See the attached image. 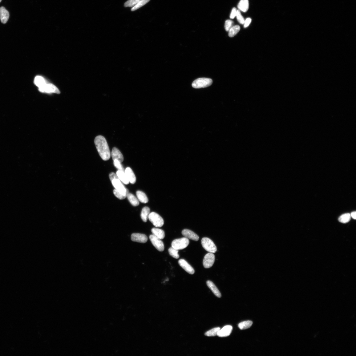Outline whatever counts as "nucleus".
<instances>
[{
	"label": "nucleus",
	"instance_id": "f257e3e1",
	"mask_svg": "<svg viewBox=\"0 0 356 356\" xmlns=\"http://www.w3.org/2000/svg\"><path fill=\"white\" fill-rule=\"evenodd\" d=\"M95 143L97 151L103 160L105 161L109 160L111 153L105 137L101 135L97 136L95 139Z\"/></svg>",
	"mask_w": 356,
	"mask_h": 356
},
{
	"label": "nucleus",
	"instance_id": "f03ea898",
	"mask_svg": "<svg viewBox=\"0 0 356 356\" xmlns=\"http://www.w3.org/2000/svg\"><path fill=\"white\" fill-rule=\"evenodd\" d=\"M213 81L212 79L200 78L196 79L192 84V86L195 88H200L208 87L211 85Z\"/></svg>",
	"mask_w": 356,
	"mask_h": 356
},
{
	"label": "nucleus",
	"instance_id": "7ed1b4c3",
	"mask_svg": "<svg viewBox=\"0 0 356 356\" xmlns=\"http://www.w3.org/2000/svg\"><path fill=\"white\" fill-rule=\"evenodd\" d=\"M189 244V241L188 239L184 237L176 239L173 241L172 243V247L179 250L185 249L188 246Z\"/></svg>",
	"mask_w": 356,
	"mask_h": 356
},
{
	"label": "nucleus",
	"instance_id": "20e7f679",
	"mask_svg": "<svg viewBox=\"0 0 356 356\" xmlns=\"http://www.w3.org/2000/svg\"><path fill=\"white\" fill-rule=\"evenodd\" d=\"M201 244L204 249L209 253H216L217 248L213 242L207 237H204L201 240Z\"/></svg>",
	"mask_w": 356,
	"mask_h": 356
},
{
	"label": "nucleus",
	"instance_id": "39448f33",
	"mask_svg": "<svg viewBox=\"0 0 356 356\" xmlns=\"http://www.w3.org/2000/svg\"><path fill=\"white\" fill-rule=\"evenodd\" d=\"M148 219L156 227H161L164 224V221L163 218L156 213L152 212L150 213Z\"/></svg>",
	"mask_w": 356,
	"mask_h": 356
},
{
	"label": "nucleus",
	"instance_id": "423d86ee",
	"mask_svg": "<svg viewBox=\"0 0 356 356\" xmlns=\"http://www.w3.org/2000/svg\"><path fill=\"white\" fill-rule=\"evenodd\" d=\"M111 181L112 185L116 190L119 192L121 194L126 196H127V194L129 193V190L125 188L119 179H114Z\"/></svg>",
	"mask_w": 356,
	"mask_h": 356
},
{
	"label": "nucleus",
	"instance_id": "0eeeda50",
	"mask_svg": "<svg viewBox=\"0 0 356 356\" xmlns=\"http://www.w3.org/2000/svg\"><path fill=\"white\" fill-rule=\"evenodd\" d=\"M38 90L40 92L47 93H55L56 94L60 93V91L59 89L53 84L51 83H47L44 85L38 88Z\"/></svg>",
	"mask_w": 356,
	"mask_h": 356
},
{
	"label": "nucleus",
	"instance_id": "6e6552de",
	"mask_svg": "<svg viewBox=\"0 0 356 356\" xmlns=\"http://www.w3.org/2000/svg\"><path fill=\"white\" fill-rule=\"evenodd\" d=\"M149 239L153 245L158 251L162 252L164 250V245L161 240L153 235L150 236Z\"/></svg>",
	"mask_w": 356,
	"mask_h": 356
},
{
	"label": "nucleus",
	"instance_id": "1a4fd4ad",
	"mask_svg": "<svg viewBox=\"0 0 356 356\" xmlns=\"http://www.w3.org/2000/svg\"><path fill=\"white\" fill-rule=\"evenodd\" d=\"M215 261V256L212 253H209L206 254L203 261V265L205 269H208L213 265Z\"/></svg>",
	"mask_w": 356,
	"mask_h": 356
},
{
	"label": "nucleus",
	"instance_id": "9d476101",
	"mask_svg": "<svg viewBox=\"0 0 356 356\" xmlns=\"http://www.w3.org/2000/svg\"><path fill=\"white\" fill-rule=\"evenodd\" d=\"M131 240L134 242L144 243L147 242L148 238L147 236L144 234L133 233L131 236Z\"/></svg>",
	"mask_w": 356,
	"mask_h": 356
},
{
	"label": "nucleus",
	"instance_id": "9b49d317",
	"mask_svg": "<svg viewBox=\"0 0 356 356\" xmlns=\"http://www.w3.org/2000/svg\"><path fill=\"white\" fill-rule=\"evenodd\" d=\"M179 265L187 273L190 274H193L195 273V270L187 261L183 259H181L179 261Z\"/></svg>",
	"mask_w": 356,
	"mask_h": 356
},
{
	"label": "nucleus",
	"instance_id": "f8f14e48",
	"mask_svg": "<svg viewBox=\"0 0 356 356\" xmlns=\"http://www.w3.org/2000/svg\"><path fill=\"white\" fill-rule=\"evenodd\" d=\"M182 234L184 237L188 238V239H189L195 241H198L199 239V237L197 235L188 229H184L182 231Z\"/></svg>",
	"mask_w": 356,
	"mask_h": 356
},
{
	"label": "nucleus",
	"instance_id": "ddd939ff",
	"mask_svg": "<svg viewBox=\"0 0 356 356\" xmlns=\"http://www.w3.org/2000/svg\"><path fill=\"white\" fill-rule=\"evenodd\" d=\"M111 156L113 161L115 160H116L122 163L124 160V157L123 154L118 148L115 147L114 148L112 149Z\"/></svg>",
	"mask_w": 356,
	"mask_h": 356
},
{
	"label": "nucleus",
	"instance_id": "4468645a",
	"mask_svg": "<svg viewBox=\"0 0 356 356\" xmlns=\"http://www.w3.org/2000/svg\"><path fill=\"white\" fill-rule=\"evenodd\" d=\"M233 330V327L231 326H226L224 327L222 329L220 330L218 332L217 335L220 337H228L231 334Z\"/></svg>",
	"mask_w": 356,
	"mask_h": 356
},
{
	"label": "nucleus",
	"instance_id": "2eb2a0df",
	"mask_svg": "<svg viewBox=\"0 0 356 356\" xmlns=\"http://www.w3.org/2000/svg\"><path fill=\"white\" fill-rule=\"evenodd\" d=\"M124 172L129 182L132 184H135L136 181V178L131 168L129 167H127L126 168Z\"/></svg>",
	"mask_w": 356,
	"mask_h": 356
},
{
	"label": "nucleus",
	"instance_id": "dca6fc26",
	"mask_svg": "<svg viewBox=\"0 0 356 356\" xmlns=\"http://www.w3.org/2000/svg\"><path fill=\"white\" fill-rule=\"evenodd\" d=\"M9 17V12L6 8L4 7L0 8V19L2 22L5 24L8 21Z\"/></svg>",
	"mask_w": 356,
	"mask_h": 356
},
{
	"label": "nucleus",
	"instance_id": "f3484780",
	"mask_svg": "<svg viewBox=\"0 0 356 356\" xmlns=\"http://www.w3.org/2000/svg\"><path fill=\"white\" fill-rule=\"evenodd\" d=\"M207 284L208 287L212 290V291L213 293L217 297L219 298H220L221 297V294L219 291V290L216 286V285L210 281H208L207 282Z\"/></svg>",
	"mask_w": 356,
	"mask_h": 356
},
{
	"label": "nucleus",
	"instance_id": "a211bd4d",
	"mask_svg": "<svg viewBox=\"0 0 356 356\" xmlns=\"http://www.w3.org/2000/svg\"><path fill=\"white\" fill-rule=\"evenodd\" d=\"M237 7L240 11L246 12L249 9V2L248 0H241Z\"/></svg>",
	"mask_w": 356,
	"mask_h": 356
},
{
	"label": "nucleus",
	"instance_id": "6ab92c4d",
	"mask_svg": "<svg viewBox=\"0 0 356 356\" xmlns=\"http://www.w3.org/2000/svg\"><path fill=\"white\" fill-rule=\"evenodd\" d=\"M151 231L153 235L161 240L163 239L165 237V233L162 229L157 228H153Z\"/></svg>",
	"mask_w": 356,
	"mask_h": 356
},
{
	"label": "nucleus",
	"instance_id": "aec40b11",
	"mask_svg": "<svg viewBox=\"0 0 356 356\" xmlns=\"http://www.w3.org/2000/svg\"><path fill=\"white\" fill-rule=\"evenodd\" d=\"M116 174L118 177L119 180L125 184L127 185L129 183V182L124 172L118 170L117 171Z\"/></svg>",
	"mask_w": 356,
	"mask_h": 356
},
{
	"label": "nucleus",
	"instance_id": "412c9836",
	"mask_svg": "<svg viewBox=\"0 0 356 356\" xmlns=\"http://www.w3.org/2000/svg\"><path fill=\"white\" fill-rule=\"evenodd\" d=\"M150 213V209L148 207H144L142 209L140 216L144 222H146L147 221Z\"/></svg>",
	"mask_w": 356,
	"mask_h": 356
},
{
	"label": "nucleus",
	"instance_id": "4be33fe9",
	"mask_svg": "<svg viewBox=\"0 0 356 356\" xmlns=\"http://www.w3.org/2000/svg\"><path fill=\"white\" fill-rule=\"evenodd\" d=\"M136 195L138 200L140 202L146 204L148 202V200L146 195L143 192L138 191L136 192Z\"/></svg>",
	"mask_w": 356,
	"mask_h": 356
},
{
	"label": "nucleus",
	"instance_id": "5701e85b",
	"mask_svg": "<svg viewBox=\"0 0 356 356\" xmlns=\"http://www.w3.org/2000/svg\"><path fill=\"white\" fill-rule=\"evenodd\" d=\"M127 197L131 204L134 207H137L139 204V200L133 194L129 193L127 195Z\"/></svg>",
	"mask_w": 356,
	"mask_h": 356
},
{
	"label": "nucleus",
	"instance_id": "b1692460",
	"mask_svg": "<svg viewBox=\"0 0 356 356\" xmlns=\"http://www.w3.org/2000/svg\"><path fill=\"white\" fill-rule=\"evenodd\" d=\"M34 83L35 85L38 88L43 86L47 83L45 79L41 76H37L34 79Z\"/></svg>",
	"mask_w": 356,
	"mask_h": 356
},
{
	"label": "nucleus",
	"instance_id": "393cba45",
	"mask_svg": "<svg viewBox=\"0 0 356 356\" xmlns=\"http://www.w3.org/2000/svg\"><path fill=\"white\" fill-rule=\"evenodd\" d=\"M253 324V322L251 321H247L242 322L238 325V327L241 330H245L249 328Z\"/></svg>",
	"mask_w": 356,
	"mask_h": 356
},
{
	"label": "nucleus",
	"instance_id": "a878e982",
	"mask_svg": "<svg viewBox=\"0 0 356 356\" xmlns=\"http://www.w3.org/2000/svg\"><path fill=\"white\" fill-rule=\"evenodd\" d=\"M241 30V27L239 26L236 25L233 26L229 31V36L230 37L235 36Z\"/></svg>",
	"mask_w": 356,
	"mask_h": 356
},
{
	"label": "nucleus",
	"instance_id": "bb28decb",
	"mask_svg": "<svg viewBox=\"0 0 356 356\" xmlns=\"http://www.w3.org/2000/svg\"><path fill=\"white\" fill-rule=\"evenodd\" d=\"M351 216L350 213H345L342 215L338 218L339 221L342 223L348 222L350 220Z\"/></svg>",
	"mask_w": 356,
	"mask_h": 356
},
{
	"label": "nucleus",
	"instance_id": "cd10ccee",
	"mask_svg": "<svg viewBox=\"0 0 356 356\" xmlns=\"http://www.w3.org/2000/svg\"><path fill=\"white\" fill-rule=\"evenodd\" d=\"M220 330V327H215L205 332L204 335L206 336L211 337L217 335L219 331Z\"/></svg>",
	"mask_w": 356,
	"mask_h": 356
},
{
	"label": "nucleus",
	"instance_id": "c85d7f7f",
	"mask_svg": "<svg viewBox=\"0 0 356 356\" xmlns=\"http://www.w3.org/2000/svg\"><path fill=\"white\" fill-rule=\"evenodd\" d=\"M170 255L174 258L178 259L180 257V256L178 254L179 250H176L172 247L169 248L168 250Z\"/></svg>",
	"mask_w": 356,
	"mask_h": 356
},
{
	"label": "nucleus",
	"instance_id": "c756f323",
	"mask_svg": "<svg viewBox=\"0 0 356 356\" xmlns=\"http://www.w3.org/2000/svg\"><path fill=\"white\" fill-rule=\"evenodd\" d=\"M151 0H141L136 6L132 7L131 9L132 11H134L140 7H142L148 3Z\"/></svg>",
	"mask_w": 356,
	"mask_h": 356
},
{
	"label": "nucleus",
	"instance_id": "7c9ffc66",
	"mask_svg": "<svg viewBox=\"0 0 356 356\" xmlns=\"http://www.w3.org/2000/svg\"><path fill=\"white\" fill-rule=\"evenodd\" d=\"M141 1V0H128L125 2L124 6L125 7H133Z\"/></svg>",
	"mask_w": 356,
	"mask_h": 356
},
{
	"label": "nucleus",
	"instance_id": "2f4dec72",
	"mask_svg": "<svg viewBox=\"0 0 356 356\" xmlns=\"http://www.w3.org/2000/svg\"><path fill=\"white\" fill-rule=\"evenodd\" d=\"M236 17L239 22L241 24H244L245 20L242 15L240 10H237Z\"/></svg>",
	"mask_w": 356,
	"mask_h": 356
},
{
	"label": "nucleus",
	"instance_id": "473e14b6",
	"mask_svg": "<svg viewBox=\"0 0 356 356\" xmlns=\"http://www.w3.org/2000/svg\"><path fill=\"white\" fill-rule=\"evenodd\" d=\"M234 22L233 21L228 20L225 22V28L227 31H229L231 28L233 26Z\"/></svg>",
	"mask_w": 356,
	"mask_h": 356
},
{
	"label": "nucleus",
	"instance_id": "72a5a7b5",
	"mask_svg": "<svg viewBox=\"0 0 356 356\" xmlns=\"http://www.w3.org/2000/svg\"><path fill=\"white\" fill-rule=\"evenodd\" d=\"M114 166L118 170L125 171L124 168L121 164V163L119 161L116 160H114Z\"/></svg>",
	"mask_w": 356,
	"mask_h": 356
},
{
	"label": "nucleus",
	"instance_id": "f704fd0d",
	"mask_svg": "<svg viewBox=\"0 0 356 356\" xmlns=\"http://www.w3.org/2000/svg\"><path fill=\"white\" fill-rule=\"evenodd\" d=\"M113 193L116 197L120 200L124 199L127 197V196L121 194L115 189L113 190Z\"/></svg>",
	"mask_w": 356,
	"mask_h": 356
},
{
	"label": "nucleus",
	"instance_id": "c9c22d12",
	"mask_svg": "<svg viewBox=\"0 0 356 356\" xmlns=\"http://www.w3.org/2000/svg\"><path fill=\"white\" fill-rule=\"evenodd\" d=\"M237 11V10L236 8H233L230 16V18L231 19H233L236 17Z\"/></svg>",
	"mask_w": 356,
	"mask_h": 356
},
{
	"label": "nucleus",
	"instance_id": "e433bc0d",
	"mask_svg": "<svg viewBox=\"0 0 356 356\" xmlns=\"http://www.w3.org/2000/svg\"><path fill=\"white\" fill-rule=\"evenodd\" d=\"M109 177L111 181L115 179H119L117 175L113 172H111L109 174Z\"/></svg>",
	"mask_w": 356,
	"mask_h": 356
},
{
	"label": "nucleus",
	"instance_id": "4c0bfd02",
	"mask_svg": "<svg viewBox=\"0 0 356 356\" xmlns=\"http://www.w3.org/2000/svg\"><path fill=\"white\" fill-rule=\"evenodd\" d=\"M251 21L252 19L251 18H247L244 23V28H246L249 26Z\"/></svg>",
	"mask_w": 356,
	"mask_h": 356
},
{
	"label": "nucleus",
	"instance_id": "58836bf2",
	"mask_svg": "<svg viewBox=\"0 0 356 356\" xmlns=\"http://www.w3.org/2000/svg\"><path fill=\"white\" fill-rule=\"evenodd\" d=\"M350 214V216H351V217H352V218L353 219H355V220L356 219V212L355 211L354 212H352L351 213V214Z\"/></svg>",
	"mask_w": 356,
	"mask_h": 356
},
{
	"label": "nucleus",
	"instance_id": "ea45409f",
	"mask_svg": "<svg viewBox=\"0 0 356 356\" xmlns=\"http://www.w3.org/2000/svg\"><path fill=\"white\" fill-rule=\"evenodd\" d=\"M2 0H0V2H2Z\"/></svg>",
	"mask_w": 356,
	"mask_h": 356
}]
</instances>
